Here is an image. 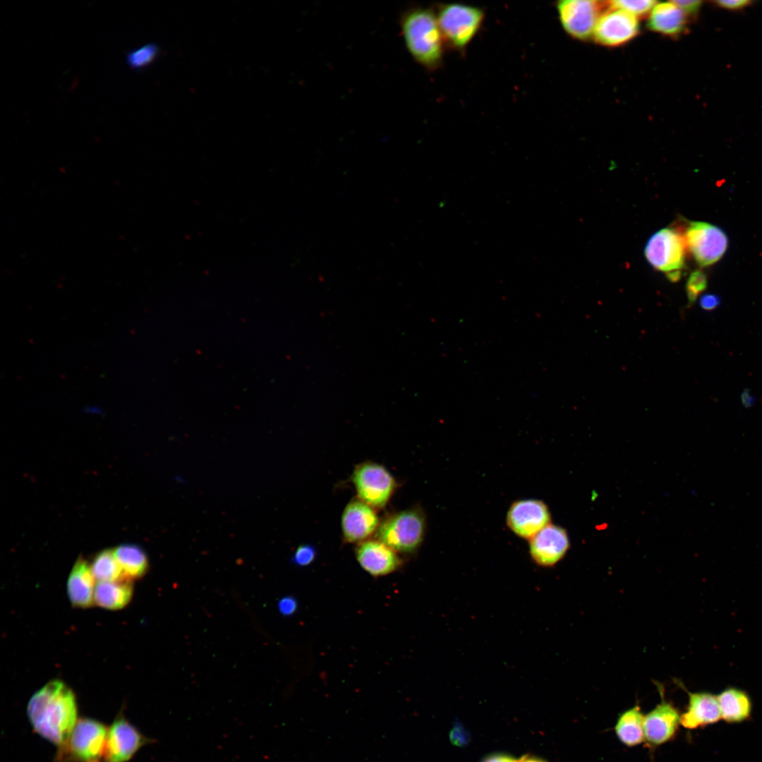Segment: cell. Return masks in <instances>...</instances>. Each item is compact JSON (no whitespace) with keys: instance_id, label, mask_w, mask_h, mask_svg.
I'll list each match as a JSON object with an SVG mask.
<instances>
[{"instance_id":"obj_10","label":"cell","mask_w":762,"mask_h":762,"mask_svg":"<svg viewBox=\"0 0 762 762\" xmlns=\"http://www.w3.org/2000/svg\"><path fill=\"white\" fill-rule=\"evenodd\" d=\"M153 742L120 713L108 727L103 756L106 762H128L141 747Z\"/></svg>"},{"instance_id":"obj_33","label":"cell","mask_w":762,"mask_h":762,"mask_svg":"<svg viewBox=\"0 0 762 762\" xmlns=\"http://www.w3.org/2000/svg\"><path fill=\"white\" fill-rule=\"evenodd\" d=\"M481 762H515V759L503 754H495L485 758Z\"/></svg>"},{"instance_id":"obj_3","label":"cell","mask_w":762,"mask_h":762,"mask_svg":"<svg viewBox=\"0 0 762 762\" xmlns=\"http://www.w3.org/2000/svg\"><path fill=\"white\" fill-rule=\"evenodd\" d=\"M435 14L445 45L460 53L479 32L485 16L481 8L460 3L440 4Z\"/></svg>"},{"instance_id":"obj_2","label":"cell","mask_w":762,"mask_h":762,"mask_svg":"<svg viewBox=\"0 0 762 762\" xmlns=\"http://www.w3.org/2000/svg\"><path fill=\"white\" fill-rule=\"evenodd\" d=\"M401 30L406 48L416 62L429 71L441 66L446 45L435 12L425 8L409 11L402 18Z\"/></svg>"},{"instance_id":"obj_32","label":"cell","mask_w":762,"mask_h":762,"mask_svg":"<svg viewBox=\"0 0 762 762\" xmlns=\"http://www.w3.org/2000/svg\"><path fill=\"white\" fill-rule=\"evenodd\" d=\"M715 3L718 6L726 9L738 10L745 8L751 4V2L747 0H720L716 1Z\"/></svg>"},{"instance_id":"obj_31","label":"cell","mask_w":762,"mask_h":762,"mask_svg":"<svg viewBox=\"0 0 762 762\" xmlns=\"http://www.w3.org/2000/svg\"><path fill=\"white\" fill-rule=\"evenodd\" d=\"M699 303L703 309L712 310L720 305V299L716 294H707L701 297Z\"/></svg>"},{"instance_id":"obj_25","label":"cell","mask_w":762,"mask_h":762,"mask_svg":"<svg viewBox=\"0 0 762 762\" xmlns=\"http://www.w3.org/2000/svg\"><path fill=\"white\" fill-rule=\"evenodd\" d=\"M159 46L153 42L147 43L128 51L125 61L129 68L142 71L150 66L157 59L159 54Z\"/></svg>"},{"instance_id":"obj_12","label":"cell","mask_w":762,"mask_h":762,"mask_svg":"<svg viewBox=\"0 0 762 762\" xmlns=\"http://www.w3.org/2000/svg\"><path fill=\"white\" fill-rule=\"evenodd\" d=\"M551 516L546 504L536 499L514 502L506 516L508 528L517 536L530 540L550 524Z\"/></svg>"},{"instance_id":"obj_24","label":"cell","mask_w":762,"mask_h":762,"mask_svg":"<svg viewBox=\"0 0 762 762\" xmlns=\"http://www.w3.org/2000/svg\"><path fill=\"white\" fill-rule=\"evenodd\" d=\"M90 565L92 574L98 582L126 578L114 555V550L105 549L99 552Z\"/></svg>"},{"instance_id":"obj_28","label":"cell","mask_w":762,"mask_h":762,"mask_svg":"<svg viewBox=\"0 0 762 762\" xmlns=\"http://www.w3.org/2000/svg\"><path fill=\"white\" fill-rule=\"evenodd\" d=\"M316 556V549L310 544L299 545L295 550L292 557V562L298 566L305 567L310 564Z\"/></svg>"},{"instance_id":"obj_30","label":"cell","mask_w":762,"mask_h":762,"mask_svg":"<svg viewBox=\"0 0 762 762\" xmlns=\"http://www.w3.org/2000/svg\"><path fill=\"white\" fill-rule=\"evenodd\" d=\"M296 608L297 602L293 597H284L278 603V609L283 615L288 616L294 614Z\"/></svg>"},{"instance_id":"obj_14","label":"cell","mask_w":762,"mask_h":762,"mask_svg":"<svg viewBox=\"0 0 762 762\" xmlns=\"http://www.w3.org/2000/svg\"><path fill=\"white\" fill-rule=\"evenodd\" d=\"M569 548L567 531L561 526L548 524L529 540V553L533 561L544 567L559 562Z\"/></svg>"},{"instance_id":"obj_13","label":"cell","mask_w":762,"mask_h":762,"mask_svg":"<svg viewBox=\"0 0 762 762\" xmlns=\"http://www.w3.org/2000/svg\"><path fill=\"white\" fill-rule=\"evenodd\" d=\"M658 689L661 702L644 717V740L650 747L662 745L676 734L680 724L677 709L664 698L663 688L660 684Z\"/></svg>"},{"instance_id":"obj_4","label":"cell","mask_w":762,"mask_h":762,"mask_svg":"<svg viewBox=\"0 0 762 762\" xmlns=\"http://www.w3.org/2000/svg\"><path fill=\"white\" fill-rule=\"evenodd\" d=\"M425 532V514L416 507L389 515L380 523L375 536L396 552L413 553L422 545Z\"/></svg>"},{"instance_id":"obj_23","label":"cell","mask_w":762,"mask_h":762,"mask_svg":"<svg viewBox=\"0 0 762 762\" xmlns=\"http://www.w3.org/2000/svg\"><path fill=\"white\" fill-rule=\"evenodd\" d=\"M114 553L126 578L137 579L147 573L148 558L140 547L134 544H123L114 549Z\"/></svg>"},{"instance_id":"obj_8","label":"cell","mask_w":762,"mask_h":762,"mask_svg":"<svg viewBox=\"0 0 762 762\" xmlns=\"http://www.w3.org/2000/svg\"><path fill=\"white\" fill-rule=\"evenodd\" d=\"M351 479L358 499L374 509L385 507L397 487L396 480L389 471L375 462L358 464Z\"/></svg>"},{"instance_id":"obj_11","label":"cell","mask_w":762,"mask_h":762,"mask_svg":"<svg viewBox=\"0 0 762 762\" xmlns=\"http://www.w3.org/2000/svg\"><path fill=\"white\" fill-rule=\"evenodd\" d=\"M639 32L637 18L621 9L607 6L598 20L592 38L599 45L617 47L634 39Z\"/></svg>"},{"instance_id":"obj_19","label":"cell","mask_w":762,"mask_h":762,"mask_svg":"<svg viewBox=\"0 0 762 762\" xmlns=\"http://www.w3.org/2000/svg\"><path fill=\"white\" fill-rule=\"evenodd\" d=\"M95 580L90 565L84 559L78 558L67 582L68 595L73 607L87 608L94 604Z\"/></svg>"},{"instance_id":"obj_20","label":"cell","mask_w":762,"mask_h":762,"mask_svg":"<svg viewBox=\"0 0 762 762\" xmlns=\"http://www.w3.org/2000/svg\"><path fill=\"white\" fill-rule=\"evenodd\" d=\"M133 593L132 580L124 578L112 581H99L95 589V603L107 610H120L126 606Z\"/></svg>"},{"instance_id":"obj_5","label":"cell","mask_w":762,"mask_h":762,"mask_svg":"<svg viewBox=\"0 0 762 762\" xmlns=\"http://www.w3.org/2000/svg\"><path fill=\"white\" fill-rule=\"evenodd\" d=\"M108 727L91 718L78 719L56 762H96L104 756Z\"/></svg>"},{"instance_id":"obj_21","label":"cell","mask_w":762,"mask_h":762,"mask_svg":"<svg viewBox=\"0 0 762 762\" xmlns=\"http://www.w3.org/2000/svg\"><path fill=\"white\" fill-rule=\"evenodd\" d=\"M644 717L639 705H636L618 718L615 730L617 738L627 746H634L644 741Z\"/></svg>"},{"instance_id":"obj_7","label":"cell","mask_w":762,"mask_h":762,"mask_svg":"<svg viewBox=\"0 0 762 762\" xmlns=\"http://www.w3.org/2000/svg\"><path fill=\"white\" fill-rule=\"evenodd\" d=\"M555 8L564 32L574 40L586 41L593 37L607 1L563 0L557 1Z\"/></svg>"},{"instance_id":"obj_15","label":"cell","mask_w":762,"mask_h":762,"mask_svg":"<svg viewBox=\"0 0 762 762\" xmlns=\"http://www.w3.org/2000/svg\"><path fill=\"white\" fill-rule=\"evenodd\" d=\"M380 525L375 509L359 499L351 501L344 508L341 518L344 540L347 543H361L367 540Z\"/></svg>"},{"instance_id":"obj_22","label":"cell","mask_w":762,"mask_h":762,"mask_svg":"<svg viewBox=\"0 0 762 762\" xmlns=\"http://www.w3.org/2000/svg\"><path fill=\"white\" fill-rule=\"evenodd\" d=\"M721 717L728 722H740L751 714V703L749 696L742 690L729 688L718 696Z\"/></svg>"},{"instance_id":"obj_35","label":"cell","mask_w":762,"mask_h":762,"mask_svg":"<svg viewBox=\"0 0 762 762\" xmlns=\"http://www.w3.org/2000/svg\"><path fill=\"white\" fill-rule=\"evenodd\" d=\"M515 762H546V761L542 760L541 758H537V757L531 756H522L521 758H520L519 759H515Z\"/></svg>"},{"instance_id":"obj_27","label":"cell","mask_w":762,"mask_h":762,"mask_svg":"<svg viewBox=\"0 0 762 762\" xmlns=\"http://www.w3.org/2000/svg\"><path fill=\"white\" fill-rule=\"evenodd\" d=\"M707 286V278L705 273L697 270L689 275L686 289L689 304H692L698 295L703 291Z\"/></svg>"},{"instance_id":"obj_9","label":"cell","mask_w":762,"mask_h":762,"mask_svg":"<svg viewBox=\"0 0 762 762\" xmlns=\"http://www.w3.org/2000/svg\"><path fill=\"white\" fill-rule=\"evenodd\" d=\"M684 238L687 247L701 267L718 261L728 246L727 236L720 228L703 222H691Z\"/></svg>"},{"instance_id":"obj_18","label":"cell","mask_w":762,"mask_h":762,"mask_svg":"<svg viewBox=\"0 0 762 762\" xmlns=\"http://www.w3.org/2000/svg\"><path fill=\"white\" fill-rule=\"evenodd\" d=\"M689 18L674 2H661L655 5L648 16V28L658 34L676 38L685 33Z\"/></svg>"},{"instance_id":"obj_16","label":"cell","mask_w":762,"mask_h":762,"mask_svg":"<svg viewBox=\"0 0 762 762\" xmlns=\"http://www.w3.org/2000/svg\"><path fill=\"white\" fill-rule=\"evenodd\" d=\"M356 557L363 569L376 577L394 572L401 564L397 552L377 538L359 543Z\"/></svg>"},{"instance_id":"obj_6","label":"cell","mask_w":762,"mask_h":762,"mask_svg":"<svg viewBox=\"0 0 762 762\" xmlns=\"http://www.w3.org/2000/svg\"><path fill=\"white\" fill-rule=\"evenodd\" d=\"M686 247L684 236L676 229L667 227L651 236L644 253L651 265L675 282L680 279L684 267Z\"/></svg>"},{"instance_id":"obj_29","label":"cell","mask_w":762,"mask_h":762,"mask_svg":"<svg viewBox=\"0 0 762 762\" xmlns=\"http://www.w3.org/2000/svg\"><path fill=\"white\" fill-rule=\"evenodd\" d=\"M688 18L696 16L701 7V1H673Z\"/></svg>"},{"instance_id":"obj_1","label":"cell","mask_w":762,"mask_h":762,"mask_svg":"<svg viewBox=\"0 0 762 762\" xmlns=\"http://www.w3.org/2000/svg\"><path fill=\"white\" fill-rule=\"evenodd\" d=\"M27 714L35 732L59 749L78 720L75 694L62 681L52 680L31 696Z\"/></svg>"},{"instance_id":"obj_36","label":"cell","mask_w":762,"mask_h":762,"mask_svg":"<svg viewBox=\"0 0 762 762\" xmlns=\"http://www.w3.org/2000/svg\"><path fill=\"white\" fill-rule=\"evenodd\" d=\"M96 762H99V761H96Z\"/></svg>"},{"instance_id":"obj_26","label":"cell","mask_w":762,"mask_h":762,"mask_svg":"<svg viewBox=\"0 0 762 762\" xmlns=\"http://www.w3.org/2000/svg\"><path fill=\"white\" fill-rule=\"evenodd\" d=\"M657 2L652 0L607 1V6L621 9L639 19L648 16Z\"/></svg>"},{"instance_id":"obj_34","label":"cell","mask_w":762,"mask_h":762,"mask_svg":"<svg viewBox=\"0 0 762 762\" xmlns=\"http://www.w3.org/2000/svg\"><path fill=\"white\" fill-rule=\"evenodd\" d=\"M754 399L753 397L750 394L749 391L746 389L742 394V401L743 404L746 407L751 406L754 403Z\"/></svg>"},{"instance_id":"obj_17","label":"cell","mask_w":762,"mask_h":762,"mask_svg":"<svg viewBox=\"0 0 762 762\" xmlns=\"http://www.w3.org/2000/svg\"><path fill=\"white\" fill-rule=\"evenodd\" d=\"M688 707L680 716V724L687 729H696L717 722L721 712L717 696L707 692H689Z\"/></svg>"}]
</instances>
